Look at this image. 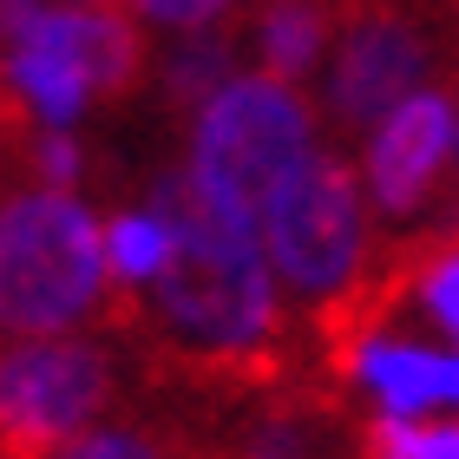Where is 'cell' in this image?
<instances>
[{
	"label": "cell",
	"mask_w": 459,
	"mask_h": 459,
	"mask_svg": "<svg viewBox=\"0 0 459 459\" xmlns=\"http://www.w3.org/2000/svg\"><path fill=\"white\" fill-rule=\"evenodd\" d=\"M335 39L342 47H335L328 106H335L342 132H374L394 106H407V99L427 86L433 33L401 0H348Z\"/></svg>",
	"instance_id": "52a82bcc"
},
{
	"label": "cell",
	"mask_w": 459,
	"mask_h": 459,
	"mask_svg": "<svg viewBox=\"0 0 459 459\" xmlns=\"http://www.w3.org/2000/svg\"><path fill=\"white\" fill-rule=\"evenodd\" d=\"M316 158V112L296 86L269 73H237L191 112V191L217 204L223 217L256 230L263 204L282 191L289 171Z\"/></svg>",
	"instance_id": "3957f363"
},
{
	"label": "cell",
	"mask_w": 459,
	"mask_h": 459,
	"mask_svg": "<svg viewBox=\"0 0 459 459\" xmlns=\"http://www.w3.org/2000/svg\"><path fill=\"white\" fill-rule=\"evenodd\" d=\"M230 39L211 27V33H184L171 53L158 59V92L171 99V106H184V112H197L211 92H223L230 86Z\"/></svg>",
	"instance_id": "4fadbf2b"
},
{
	"label": "cell",
	"mask_w": 459,
	"mask_h": 459,
	"mask_svg": "<svg viewBox=\"0 0 459 459\" xmlns=\"http://www.w3.org/2000/svg\"><path fill=\"white\" fill-rule=\"evenodd\" d=\"M328 420L335 407L316 401H263L237 433V453L223 459H328Z\"/></svg>",
	"instance_id": "7c38bea8"
},
{
	"label": "cell",
	"mask_w": 459,
	"mask_h": 459,
	"mask_svg": "<svg viewBox=\"0 0 459 459\" xmlns=\"http://www.w3.org/2000/svg\"><path fill=\"white\" fill-rule=\"evenodd\" d=\"M263 256L269 269L296 289L302 302H342L368 256V197L361 178L348 171V158L316 152L302 171L282 178V191L263 204Z\"/></svg>",
	"instance_id": "5b68a950"
},
{
	"label": "cell",
	"mask_w": 459,
	"mask_h": 459,
	"mask_svg": "<svg viewBox=\"0 0 459 459\" xmlns=\"http://www.w3.org/2000/svg\"><path fill=\"white\" fill-rule=\"evenodd\" d=\"M152 211L171 223V263L144 289V342L211 387H276L282 302L256 230L204 204L184 171L158 184Z\"/></svg>",
	"instance_id": "6da1fadb"
},
{
	"label": "cell",
	"mask_w": 459,
	"mask_h": 459,
	"mask_svg": "<svg viewBox=\"0 0 459 459\" xmlns=\"http://www.w3.org/2000/svg\"><path fill=\"white\" fill-rule=\"evenodd\" d=\"M335 13H328V0H263L256 13V59L269 79H282V86H302L308 73H316L322 47L335 33Z\"/></svg>",
	"instance_id": "30bf717a"
},
{
	"label": "cell",
	"mask_w": 459,
	"mask_h": 459,
	"mask_svg": "<svg viewBox=\"0 0 459 459\" xmlns=\"http://www.w3.org/2000/svg\"><path fill=\"white\" fill-rule=\"evenodd\" d=\"M453 164H459V106H453Z\"/></svg>",
	"instance_id": "d6986e66"
},
{
	"label": "cell",
	"mask_w": 459,
	"mask_h": 459,
	"mask_svg": "<svg viewBox=\"0 0 459 459\" xmlns=\"http://www.w3.org/2000/svg\"><path fill=\"white\" fill-rule=\"evenodd\" d=\"M106 223L73 191L0 197V328L20 342L66 335L106 302Z\"/></svg>",
	"instance_id": "7a4b0ae2"
},
{
	"label": "cell",
	"mask_w": 459,
	"mask_h": 459,
	"mask_svg": "<svg viewBox=\"0 0 459 459\" xmlns=\"http://www.w3.org/2000/svg\"><path fill=\"white\" fill-rule=\"evenodd\" d=\"M33 20H39V0H0V53H13Z\"/></svg>",
	"instance_id": "ac0fdd59"
},
{
	"label": "cell",
	"mask_w": 459,
	"mask_h": 459,
	"mask_svg": "<svg viewBox=\"0 0 459 459\" xmlns=\"http://www.w3.org/2000/svg\"><path fill=\"white\" fill-rule=\"evenodd\" d=\"M66 7H112V0H66Z\"/></svg>",
	"instance_id": "ffe728a7"
},
{
	"label": "cell",
	"mask_w": 459,
	"mask_h": 459,
	"mask_svg": "<svg viewBox=\"0 0 459 459\" xmlns=\"http://www.w3.org/2000/svg\"><path fill=\"white\" fill-rule=\"evenodd\" d=\"M0 79L39 132H66L92 99H125L144 86V39L112 7H39Z\"/></svg>",
	"instance_id": "277c9868"
},
{
	"label": "cell",
	"mask_w": 459,
	"mask_h": 459,
	"mask_svg": "<svg viewBox=\"0 0 459 459\" xmlns=\"http://www.w3.org/2000/svg\"><path fill=\"white\" fill-rule=\"evenodd\" d=\"M413 459H459V420H446V427L413 420Z\"/></svg>",
	"instance_id": "e0dca14e"
},
{
	"label": "cell",
	"mask_w": 459,
	"mask_h": 459,
	"mask_svg": "<svg viewBox=\"0 0 459 459\" xmlns=\"http://www.w3.org/2000/svg\"><path fill=\"white\" fill-rule=\"evenodd\" d=\"M132 7L144 20H158V27H171V33H211L230 20L237 0H132Z\"/></svg>",
	"instance_id": "2e32d148"
},
{
	"label": "cell",
	"mask_w": 459,
	"mask_h": 459,
	"mask_svg": "<svg viewBox=\"0 0 459 459\" xmlns=\"http://www.w3.org/2000/svg\"><path fill=\"white\" fill-rule=\"evenodd\" d=\"M53 459H178V446L152 427H92L73 446H59Z\"/></svg>",
	"instance_id": "9a60e30c"
},
{
	"label": "cell",
	"mask_w": 459,
	"mask_h": 459,
	"mask_svg": "<svg viewBox=\"0 0 459 459\" xmlns=\"http://www.w3.org/2000/svg\"><path fill=\"white\" fill-rule=\"evenodd\" d=\"M381 269H387L401 308H420L459 348V230H433V237L394 243V256H381Z\"/></svg>",
	"instance_id": "9c48e42d"
},
{
	"label": "cell",
	"mask_w": 459,
	"mask_h": 459,
	"mask_svg": "<svg viewBox=\"0 0 459 459\" xmlns=\"http://www.w3.org/2000/svg\"><path fill=\"white\" fill-rule=\"evenodd\" d=\"M20 164H27L33 191H73V184L86 178V152H79L73 132H33Z\"/></svg>",
	"instance_id": "5bb4252c"
},
{
	"label": "cell",
	"mask_w": 459,
	"mask_h": 459,
	"mask_svg": "<svg viewBox=\"0 0 459 459\" xmlns=\"http://www.w3.org/2000/svg\"><path fill=\"white\" fill-rule=\"evenodd\" d=\"M112 407V354L47 335L0 348V459H53Z\"/></svg>",
	"instance_id": "8992f818"
},
{
	"label": "cell",
	"mask_w": 459,
	"mask_h": 459,
	"mask_svg": "<svg viewBox=\"0 0 459 459\" xmlns=\"http://www.w3.org/2000/svg\"><path fill=\"white\" fill-rule=\"evenodd\" d=\"M453 164V99L420 86L368 132V204L387 217H413Z\"/></svg>",
	"instance_id": "ba28073f"
},
{
	"label": "cell",
	"mask_w": 459,
	"mask_h": 459,
	"mask_svg": "<svg viewBox=\"0 0 459 459\" xmlns=\"http://www.w3.org/2000/svg\"><path fill=\"white\" fill-rule=\"evenodd\" d=\"M171 263V223L158 211H118L106 217V282H112V302H138L144 289L164 276Z\"/></svg>",
	"instance_id": "8fae6325"
}]
</instances>
